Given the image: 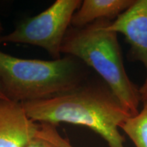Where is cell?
I'll return each instance as SVG.
<instances>
[{"label": "cell", "mask_w": 147, "mask_h": 147, "mask_svg": "<svg viewBox=\"0 0 147 147\" xmlns=\"http://www.w3.org/2000/svg\"><path fill=\"white\" fill-rule=\"evenodd\" d=\"M110 22L100 19L81 28L70 26L61 51L78 58L94 69L133 117L139 113L140 88L126 72L118 34L108 29Z\"/></svg>", "instance_id": "obj_2"}, {"label": "cell", "mask_w": 147, "mask_h": 147, "mask_svg": "<svg viewBox=\"0 0 147 147\" xmlns=\"http://www.w3.org/2000/svg\"><path fill=\"white\" fill-rule=\"evenodd\" d=\"M3 30V27H2V24H1V21H0V33L2 32Z\"/></svg>", "instance_id": "obj_12"}, {"label": "cell", "mask_w": 147, "mask_h": 147, "mask_svg": "<svg viewBox=\"0 0 147 147\" xmlns=\"http://www.w3.org/2000/svg\"><path fill=\"white\" fill-rule=\"evenodd\" d=\"M1 36H0V42H1Z\"/></svg>", "instance_id": "obj_13"}, {"label": "cell", "mask_w": 147, "mask_h": 147, "mask_svg": "<svg viewBox=\"0 0 147 147\" xmlns=\"http://www.w3.org/2000/svg\"><path fill=\"white\" fill-rule=\"evenodd\" d=\"M0 100H8V99H7V97L5 96L4 93H3L1 83H0Z\"/></svg>", "instance_id": "obj_11"}, {"label": "cell", "mask_w": 147, "mask_h": 147, "mask_svg": "<svg viewBox=\"0 0 147 147\" xmlns=\"http://www.w3.org/2000/svg\"><path fill=\"white\" fill-rule=\"evenodd\" d=\"M135 0H84L74 14L71 26L81 28L100 19L113 21L133 4Z\"/></svg>", "instance_id": "obj_7"}, {"label": "cell", "mask_w": 147, "mask_h": 147, "mask_svg": "<svg viewBox=\"0 0 147 147\" xmlns=\"http://www.w3.org/2000/svg\"><path fill=\"white\" fill-rule=\"evenodd\" d=\"M108 29L124 36L130 46L129 59L143 63L146 74L140 91L147 92V0H135L127 10L110 22Z\"/></svg>", "instance_id": "obj_5"}, {"label": "cell", "mask_w": 147, "mask_h": 147, "mask_svg": "<svg viewBox=\"0 0 147 147\" xmlns=\"http://www.w3.org/2000/svg\"><path fill=\"white\" fill-rule=\"evenodd\" d=\"M82 2L57 0L44 12L24 20L13 32L1 36V42L36 46L47 51L54 59H59L61 58V46L71 19Z\"/></svg>", "instance_id": "obj_4"}, {"label": "cell", "mask_w": 147, "mask_h": 147, "mask_svg": "<svg viewBox=\"0 0 147 147\" xmlns=\"http://www.w3.org/2000/svg\"><path fill=\"white\" fill-rule=\"evenodd\" d=\"M39 127L27 116L22 103L0 100V147H27Z\"/></svg>", "instance_id": "obj_6"}, {"label": "cell", "mask_w": 147, "mask_h": 147, "mask_svg": "<svg viewBox=\"0 0 147 147\" xmlns=\"http://www.w3.org/2000/svg\"><path fill=\"white\" fill-rule=\"evenodd\" d=\"M22 104L35 122L86 126L105 140L110 147H125V140L119 128L132 116L104 82L87 80L76 89L53 98Z\"/></svg>", "instance_id": "obj_1"}, {"label": "cell", "mask_w": 147, "mask_h": 147, "mask_svg": "<svg viewBox=\"0 0 147 147\" xmlns=\"http://www.w3.org/2000/svg\"><path fill=\"white\" fill-rule=\"evenodd\" d=\"M36 137L45 140L55 147H74L68 140L59 134L56 126L51 124L40 123Z\"/></svg>", "instance_id": "obj_9"}, {"label": "cell", "mask_w": 147, "mask_h": 147, "mask_svg": "<svg viewBox=\"0 0 147 147\" xmlns=\"http://www.w3.org/2000/svg\"><path fill=\"white\" fill-rule=\"evenodd\" d=\"M27 147H55L52 144L48 141L42 138L36 137L27 145Z\"/></svg>", "instance_id": "obj_10"}, {"label": "cell", "mask_w": 147, "mask_h": 147, "mask_svg": "<svg viewBox=\"0 0 147 147\" xmlns=\"http://www.w3.org/2000/svg\"><path fill=\"white\" fill-rule=\"evenodd\" d=\"M85 65L71 55L44 61L18 58L0 51V83L9 100L25 103L47 100L84 83L87 80Z\"/></svg>", "instance_id": "obj_3"}, {"label": "cell", "mask_w": 147, "mask_h": 147, "mask_svg": "<svg viewBox=\"0 0 147 147\" xmlns=\"http://www.w3.org/2000/svg\"><path fill=\"white\" fill-rule=\"evenodd\" d=\"M142 109L120 126L136 147H147V92L140 93Z\"/></svg>", "instance_id": "obj_8"}]
</instances>
